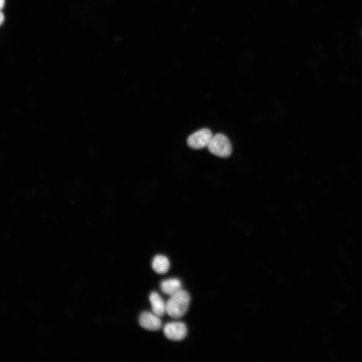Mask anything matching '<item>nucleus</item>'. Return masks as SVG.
I'll return each instance as SVG.
<instances>
[{
  "label": "nucleus",
  "mask_w": 362,
  "mask_h": 362,
  "mask_svg": "<svg viewBox=\"0 0 362 362\" xmlns=\"http://www.w3.org/2000/svg\"><path fill=\"white\" fill-rule=\"evenodd\" d=\"M209 151L220 157H227L232 153V146L229 139L225 135L218 133L213 136L207 146Z\"/></svg>",
  "instance_id": "f03ea898"
},
{
  "label": "nucleus",
  "mask_w": 362,
  "mask_h": 362,
  "mask_svg": "<svg viewBox=\"0 0 362 362\" xmlns=\"http://www.w3.org/2000/svg\"><path fill=\"white\" fill-rule=\"evenodd\" d=\"M4 21V15L1 10H0V25H1Z\"/></svg>",
  "instance_id": "1a4fd4ad"
},
{
  "label": "nucleus",
  "mask_w": 362,
  "mask_h": 362,
  "mask_svg": "<svg viewBox=\"0 0 362 362\" xmlns=\"http://www.w3.org/2000/svg\"><path fill=\"white\" fill-rule=\"evenodd\" d=\"M139 323L142 327L149 330H157L161 326L160 319L149 312H144L141 314Z\"/></svg>",
  "instance_id": "39448f33"
},
{
  "label": "nucleus",
  "mask_w": 362,
  "mask_h": 362,
  "mask_svg": "<svg viewBox=\"0 0 362 362\" xmlns=\"http://www.w3.org/2000/svg\"><path fill=\"white\" fill-rule=\"evenodd\" d=\"M165 336L172 340H180L186 336L187 329L183 322H171L166 324L163 329Z\"/></svg>",
  "instance_id": "20e7f679"
},
{
  "label": "nucleus",
  "mask_w": 362,
  "mask_h": 362,
  "mask_svg": "<svg viewBox=\"0 0 362 362\" xmlns=\"http://www.w3.org/2000/svg\"><path fill=\"white\" fill-rule=\"evenodd\" d=\"M5 0H0V10H1L5 6Z\"/></svg>",
  "instance_id": "9d476101"
},
{
  "label": "nucleus",
  "mask_w": 362,
  "mask_h": 362,
  "mask_svg": "<svg viewBox=\"0 0 362 362\" xmlns=\"http://www.w3.org/2000/svg\"><path fill=\"white\" fill-rule=\"evenodd\" d=\"M149 299L153 312L158 316H162L166 311V306L162 298L158 293L153 292L150 295Z\"/></svg>",
  "instance_id": "423d86ee"
},
{
  "label": "nucleus",
  "mask_w": 362,
  "mask_h": 362,
  "mask_svg": "<svg viewBox=\"0 0 362 362\" xmlns=\"http://www.w3.org/2000/svg\"><path fill=\"white\" fill-rule=\"evenodd\" d=\"M152 266L156 273L163 274L168 271L169 267V262L165 256L157 255L153 259Z\"/></svg>",
  "instance_id": "0eeeda50"
},
{
  "label": "nucleus",
  "mask_w": 362,
  "mask_h": 362,
  "mask_svg": "<svg viewBox=\"0 0 362 362\" xmlns=\"http://www.w3.org/2000/svg\"><path fill=\"white\" fill-rule=\"evenodd\" d=\"M181 283L177 279H169L163 281L161 283L162 291L167 295L172 296L180 290Z\"/></svg>",
  "instance_id": "6e6552de"
},
{
  "label": "nucleus",
  "mask_w": 362,
  "mask_h": 362,
  "mask_svg": "<svg viewBox=\"0 0 362 362\" xmlns=\"http://www.w3.org/2000/svg\"><path fill=\"white\" fill-rule=\"evenodd\" d=\"M190 302L189 294L186 291L180 290L172 295L167 302L166 311L172 318H180L187 311Z\"/></svg>",
  "instance_id": "f257e3e1"
},
{
  "label": "nucleus",
  "mask_w": 362,
  "mask_h": 362,
  "mask_svg": "<svg viewBox=\"0 0 362 362\" xmlns=\"http://www.w3.org/2000/svg\"><path fill=\"white\" fill-rule=\"evenodd\" d=\"M212 137L210 129L203 128L191 134L187 139V144L193 149H202L208 146Z\"/></svg>",
  "instance_id": "7ed1b4c3"
}]
</instances>
